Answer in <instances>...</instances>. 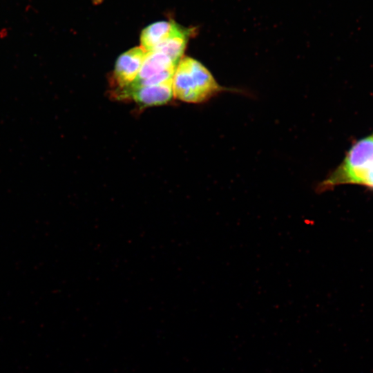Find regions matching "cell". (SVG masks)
<instances>
[{
	"label": "cell",
	"instance_id": "obj_8",
	"mask_svg": "<svg viewBox=\"0 0 373 373\" xmlns=\"http://www.w3.org/2000/svg\"><path fill=\"white\" fill-rule=\"evenodd\" d=\"M363 186H365L373 190V166L367 175Z\"/></svg>",
	"mask_w": 373,
	"mask_h": 373
},
{
	"label": "cell",
	"instance_id": "obj_4",
	"mask_svg": "<svg viewBox=\"0 0 373 373\" xmlns=\"http://www.w3.org/2000/svg\"><path fill=\"white\" fill-rule=\"evenodd\" d=\"M146 51L142 47H135L122 54L117 59L111 83L117 90L125 88L136 79Z\"/></svg>",
	"mask_w": 373,
	"mask_h": 373
},
{
	"label": "cell",
	"instance_id": "obj_5",
	"mask_svg": "<svg viewBox=\"0 0 373 373\" xmlns=\"http://www.w3.org/2000/svg\"><path fill=\"white\" fill-rule=\"evenodd\" d=\"M173 21H159L146 26L140 35L141 47L146 51L154 50L178 28Z\"/></svg>",
	"mask_w": 373,
	"mask_h": 373
},
{
	"label": "cell",
	"instance_id": "obj_1",
	"mask_svg": "<svg viewBox=\"0 0 373 373\" xmlns=\"http://www.w3.org/2000/svg\"><path fill=\"white\" fill-rule=\"evenodd\" d=\"M173 95L189 103H202L225 91L210 71L198 60L182 57L173 77Z\"/></svg>",
	"mask_w": 373,
	"mask_h": 373
},
{
	"label": "cell",
	"instance_id": "obj_9",
	"mask_svg": "<svg viewBox=\"0 0 373 373\" xmlns=\"http://www.w3.org/2000/svg\"><path fill=\"white\" fill-rule=\"evenodd\" d=\"M372 136H373V135H372Z\"/></svg>",
	"mask_w": 373,
	"mask_h": 373
},
{
	"label": "cell",
	"instance_id": "obj_7",
	"mask_svg": "<svg viewBox=\"0 0 373 373\" xmlns=\"http://www.w3.org/2000/svg\"><path fill=\"white\" fill-rule=\"evenodd\" d=\"M193 30L184 29L180 26L175 31L154 50L160 51L169 57L176 64L182 58L189 36Z\"/></svg>",
	"mask_w": 373,
	"mask_h": 373
},
{
	"label": "cell",
	"instance_id": "obj_2",
	"mask_svg": "<svg viewBox=\"0 0 373 373\" xmlns=\"http://www.w3.org/2000/svg\"><path fill=\"white\" fill-rule=\"evenodd\" d=\"M373 166V136L362 138L351 146L343 162L314 189L317 193L342 184L363 185Z\"/></svg>",
	"mask_w": 373,
	"mask_h": 373
},
{
	"label": "cell",
	"instance_id": "obj_6",
	"mask_svg": "<svg viewBox=\"0 0 373 373\" xmlns=\"http://www.w3.org/2000/svg\"><path fill=\"white\" fill-rule=\"evenodd\" d=\"M177 65L169 57L160 51L153 50L146 52L138 75L134 81H142L165 70L175 69Z\"/></svg>",
	"mask_w": 373,
	"mask_h": 373
},
{
	"label": "cell",
	"instance_id": "obj_3",
	"mask_svg": "<svg viewBox=\"0 0 373 373\" xmlns=\"http://www.w3.org/2000/svg\"><path fill=\"white\" fill-rule=\"evenodd\" d=\"M172 81L129 90L113 92V96L119 100L132 99L142 108L164 104L174 97Z\"/></svg>",
	"mask_w": 373,
	"mask_h": 373
}]
</instances>
